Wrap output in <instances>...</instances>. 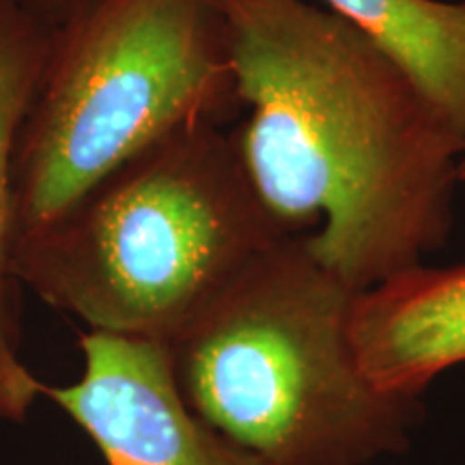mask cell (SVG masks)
I'll list each match as a JSON object with an SVG mask.
<instances>
[{
    "label": "cell",
    "mask_w": 465,
    "mask_h": 465,
    "mask_svg": "<svg viewBox=\"0 0 465 465\" xmlns=\"http://www.w3.org/2000/svg\"><path fill=\"white\" fill-rule=\"evenodd\" d=\"M254 190L325 270L366 291L452 229L465 132L373 39L308 0H218Z\"/></svg>",
    "instance_id": "6da1fadb"
},
{
    "label": "cell",
    "mask_w": 465,
    "mask_h": 465,
    "mask_svg": "<svg viewBox=\"0 0 465 465\" xmlns=\"http://www.w3.org/2000/svg\"><path fill=\"white\" fill-rule=\"evenodd\" d=\"M291 235L232 132L179 130L15 240L14 272L91 330L171 345L250 261Z\"/></svg>",
    "instance_id": "7a4b0ae2"
},
{
    "label": "cell",
    "mask_w": 465,
    "mask_h": 465,
    "mask_svg": "<svg viewBox=\"0 0 465 465\" xmlns=\"http://www.w3.org/2000/svg\"><path fill=\"white\" fill-rule=\"evenodd\" d=\"M353 298L304 235L272 243L166 345L185 403L263 465H369L405 452L420 401L362 373L349 339Z\"/></svg>",
    "instance_id": "3957f363"
},
{
    "label": "cell",
    "mask_w": 465,
    "mask_h": 465,
    "mask_svg": "<svg viewBox=\"0 0 465 465\" xmlns=\"http://www.w3.org/2000/svg\"><path fill=\"white\" fill-rule=\"evenodd\" d=\"M240 108L218 0H69L17 136L15 240L144 149Z\"/></svg>",
    "instance_id": "277c9868"
},
{
    "label": "cell",
    "mask_w": 465,
    "mask_h": 465,
    "mask_svg": "<svg viewBox=\"0 0 465 465\" xmlns=\"http://www.w3.org/2000/svg\"><path fill=\"white\" fill-rule=\"evenodd\" d=\"M84 371L44 394L89 433L108 465H263L185 403L164 342L91 330Z\"/></svg>",
    "instance_id": "5b68a950"
},
{
    "label": "cell",
    "mask_w": 465,
    "mask_h": 465,
    "mask_svg": "<svg viewBox=\"0 0 465 465\" xmlns=\"http://www.w3.org/2000/svg\"><path fill=\"white\" fill-rule=\"evenodd\" d=\"M349 339L373 386L420 399L441 371L465 362V263H420L360 291Z\"/></svg>",
    "instance_id": "8992f818"
},
{
    "label": "cell",
    "mask_w": 465,
    "mask_h": 465,
    "mask_svg": "<svg viewBox=\"0 0 465 465\" xmlns=\"http://www.w3.org/2000/svg\"><path fill=\"white\" fill-rule=\"evenodd\" d=\"M58 11L37 0H0V420H22L44 383L20 358L14 272L17 136L42 78Z\"/></svg>",
    "instance_id": "52a82bcc"
},
{
    "label": "cell",
    "mask_w": 465,
    "mask_h": 465,
    "mask_svg": "<svg viewBox=\"0 0 465 465\" xmlns=\"http://www.w3.org/2000/svg\"><path fill=\"white\" fill-rule=\"evenodd\" d=\"M391 54L465 132V3L325 0Z\"/></svg>",
    "instance_id": "ba28073f"
},
{
    "label": "cell",
    "mask_w": 465,
    "mask_h": 465,
    "mask_svg": "<svg viewBox=\"0 0 465 465\" xmlns=\"http://www.w3.org/2000/svg\"><path fill=\"white\" fill-rule=\"evenodd\" d=\"M37 3H42V5H45V7H50V9L61 11L69 3V0H37Z\"/></svg>",
    "instance_id": "9c48e42d"
},
{
    "label": "cell",
    "mask_w": 465,
    "mask_h": 465,
    "mask_svg": "<svg viewBox=\"0 0 465 465\" xmlns=\"http://www.w3.org/2000/svg\"><path fill=\"white\" fill-rule=\"evenodd\" d=\"M459 179L465 182V155L461 158V164H459Z\"/></svg>",
    "instance_id": "30bf717a"
}]
</instances>
